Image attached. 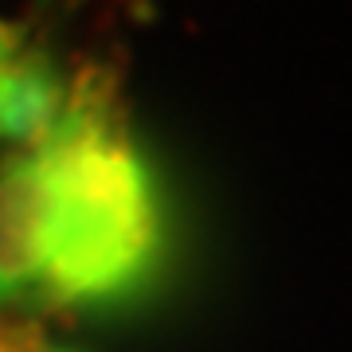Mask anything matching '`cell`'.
<instances>
[{"mask_svg":"<svg viewBox=\"0 0 352 352\" xmlns=\"http://www.w3.org/2000/svg\"><path fill=\"white\" fill-rule=\"evenodd\" d=\"M67 102L63 78L43 55H24L0 63V138L43 145Z\"/></svg>","mask_w":352,"mask_h":352,"instance_id":"cell-3","label":"cell"},{"mask_svg":"<svg viewBox=\"0 0 352 352\" xmlns=\"http://www.w3.org/2000/svg\"><path fill=\"white\" fill-rule=\"evenodd\" d=\"M55 192L43 289L55 302H113L149 282L161 258V208L149 164L113 122V94L82 75L39 145Z\"/></svg>","mask_w":352,"mask_h":352,"instance_id":"cell-1","label":"cell"},{"mask_svg":"<svg viewBox=\"0 0 352 352\" xmlns=\"http://www.w3.org/2000/svg\"><path fill=\"white\" fill-rule=\"evenodd\" d=\"M20 43H24V28L0 20V63H8L16 51H20Z\"/></svg>","mask_w":352,"mask_h":352,"instance_id":"cell-4","label":"cell"},{"mask_svg":"<svg viewBox=\"0 0 352 352\" xmlns=\"http://www.w3.org/2000/svg\"><path fill=\"white\" fill-rule=\"evenodd\" d=\"M55 239V192L43 157L32 153L0 173V302L43 286Z\"/></svg>","mask_w":352,"mask_h":352,"instance_id":"cell-2","label":"cell"},{"mask_svg":"<svg viewBox=\"0 0 352 352\" xmlns=\"http://www.w3.org/2000/svg\"><path fill=\"white\" fill-rule=\"evenodd\" d=\"M0 352H24V349H16V344H8V340L0 337Z\"/></svg>","mask_w":352,"mask_h":352,"instance_id":"cell-5","label":"cell"}]
</instances>
